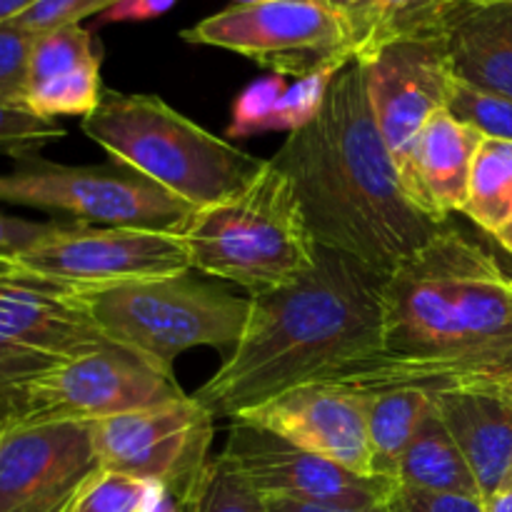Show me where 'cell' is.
<instances>
[{"mask_svg":"<svg viewBox=\"0 0 512 512\" xmlns=\"http://www.w3.org/2000/svg\"><path fill=\"white\" fill-rule=\"evenodd\" d=\"M380 353L323 383L378 393L512 378V273L448 223L385 278Z\"/></svg>","mask_w":512,"mask_h":512,"instance_id":"obj_1","label":"cell"},{"mask_svg":"<svg viewBox=\"0 0 512 512\" xmlns=\"http://www.w3.org/2000/svg\"><path fill=\"white\" fill-rule=\"evenodd\" d=\"M270 160L293 183L315 243L385 278L445 225L405 190L360 60L335 75L318 118L290 133Z\"/></svg>","mask_w":512,"mask_h":512,"instance_id":"obj_2","label":"cell"},{"mask_svg":"<svg viewBox=\"0 0 512 512\" xmlns=\"http://www.w3.org/2000/svg\"><path fill=\"white\" fill-rule=\"evenodd\" d=\"M385 275L318 245L310 273L250 295L243 335L193 393L215 418H240L288 390L323 383L380 353Z\"/></svg>","mask_w":512,"mask_h":512,"instance_id":"obj_3","label":"cell"},{"mask_svg":"<svg viewBox=\"0 0 512 512\" xmlns=\"http://www.w3.org/2000/svg\"><path fill=\"white\" fill-rule=\"evenodd\" d=\"M80 128L113 163L178 195L195 210L238 193L265 165L158 95L103 90L98 108L80 120Z\"/></svg>","mask_w":512,"mask_h":512,"instance_id":"obj_4","label":"cell"},{"mask_svg":"<svg viewBox=\"0 0 512 512\" xmlns=\"http://www.w3.org/2000/svg\"><path fill=\"white\" fill-rule=\"evenodd\" d=\"M180 238L190 268L238 283L250 295L295 283L318 258L293 183L273 160L238 193L195 210Z\"/></svg>","mask_w":512,"mask_h":512,"instance_id":"obj_5","label":"cell"},{"mask_svg":"<svg viewBox=\"0 0 512 512\" xmlns=\"http://www.w3.org/2000/svg\"><path fill=\"white\" fill-rule=\"evenodd\" d=\"M73 293L110 345L168 378H175L173 363L185 350L235 348L250 315V298L190 273Z\"/></svg>","mask_w":512,"mask_h":512,"instance_id":"obj_6","label":"cell"},{"mask_svg":"<svg viewBox=\"0 0 512 512\" xmlns=\"http://www.w3.org/2000/svg\"><path fill=\"white\" fill-rule=\"evenodd\" d=\"M0 203L65 215L100 228H145L180 233L195 208L123 165H63L20 155L0 173Z\"/></svg>","mask_w":512,"mask_h":512,"instance_id":"obj_7","label":"cell"},{"mask_svg":"<svg viewBox=\"0 0 512 512\" xmlns=\"http://www.w3.org/2000/svg\"><path fill=\"white\" fill-rule=\"evenodd\" d=\"M185 398L175 378L108 345L50 373L0 388V433L35 423H100Z\"/></svg>","mask_w":512,"mask_h":512,"instance_id":"obj_8","label":"cell"},{"mask_svg":"<svg viewBox=\"0 0 512 512\" xmlns=\"http://www.w3.org/2000/svg\"><path fill=\"white\" fill-rule=\"evenodd\" d=\"M185 43L230 50L295 80L353 58L343 15L320 0L228 5L180 33Z\"/></svg>","mask_w":512,"mask_h":512,"instance_id":"obj_9","label":"cell"},{"mask_svg":"<svg viewBox=\"0 0 512 512\" xmlns=\"http://www.w3.org/2000/svg\"><path fill=\"white\" fill-rule=\"evenodd\" d=\"M215 415L193 395L93 423L100 468L160 483L178 503H190L208 465Z\"/></svg>","mask_w":512,"mask_h":512,"instance_id":"obj_10","label":"cell"},{"mask_svg":"<svg viewBox=\"0 0 512 512\" xmlns=\"http://www.w3.org/2000/svg\"><path fill=\"white\" fill-rule=\"evenodd\" d=\"M15 265L65 288H108L193 270L180 233L73 220H63L55 233L18 255Z\"/></svg>","mask_w":512,"mask_h":512,"instance_id":"obj_11","label":"cell"},{"mask_svg":"<svg viewBox=\"0 0 512 512\" xmlns=\"http://www.w3.org/2000/svg\"><path fill=\"white\" fill-rule=\"evenodd\" d=\"M108 345L73 288L20 268L0 278V388Z\"/></svg>","mask_w":512,"mask_h":512,"instance_id":"obj_12","label":"cell"},{"mask_svg":"<svg viewBox=\"0 0 512 512\" xmlns=\"http://www.w3.org/2000/svg\"><path fill=\"white\" fill-rule=\"evenodd\" d=\"M265 498L300 500L333 508H375L393 495V480L358 475L308 453L260 425L233 420L223 448Z\"/></svg>","mask_w":512,"mask_h":512,"instance_id":"obj_13","label":"cell"},{"mask_svg":"<svg viewBox=\"0 0 512 512\" xmlns=\"http://www.w3.org/2000/svg\"><path fill=\"white\" fill-rule=\"evenodd\" d=\"M100 470L93 423H35L0 433V512H65Z\"/></svg>","mask_w":512,"mask_h":512,"instance_id":"obj_14","label":"cell"},{"mask_svg":"<svg viewBox=\"0 0 512 512\" xmlns=\"http://www.w3.org/2000/svg\"><path fill=\"white\" fill-rule=\"evenodd\" d=\"M360 63L365 65L375 123L405 185L420 133L438 110L448 108L455 75L445 43L440 35L398 40Z\"/></svg>","mask_w":512,"mask_h":512,"instance_id":"obj_15","label":"cell"},{"mask_svg":"<svg viewBox=\"0 0 512 512\" xmlns=\"http://www.w3.org/2000/svg\"><path fill=\"white\" fill-rule=\"evenodd\" d=\"M370 393L335 383H308L235 420L260 425L308 453L358 475H373L368 440Z\"/></svg>","mask_w":512,"mask_h":512,"instance_id":"obj_16","label":"cell"},{"mask_svg":"<svg viewBox=\"0 0 512 512\" xmlns=\"http://www.w3.org/2000/svg\"><path fill=\"white\" fill-rule=\"evenodd\" d=\"M440 38L455 80L512 100V0H455Z\"/></svg>","mask_w":512,"mask_h":512,"instance_id":"obj_17","label":"cell"},{"mask_svg":"<svg viewBox=\"0 0 512 512\" xmlns=\"http://www.w3.org/2000/svg\"><path fill=\"white\" fill-rule=\"evenodd\" d=\"M480 143L483 135L448 108L438 110L420 133L405 188L438 223H448L450 213H463Z\"/></svg>","mask_w":512,"mask_h":512,"instance_id":"obj_18","label":"cell"},{"mask_svg":"<svg viewBox=\"0 0 512 512\" xmlns=\"http://www.w3.org/2000/svg\"><path fill=\"white\" fill-rule=\"evenodd\" d=\"M433 400L490 503L512 470V408L495 388L438 390Z\"/></svg>","mask_w":512,"mask_h":512,"instance_id":"obj_19","label":"cell"},{"mask_svg":"<svg viewBox=\"0 0 512 512\" xmlns=\"http://www.w3.org/2000/svg\"><path fill=\"white\" fill-rule=\"evenodd\" d=\"M455 0H360L343 15L355 60H368L380 48L408 38L443 33Z\"/></svg>","mask_w":512,"mask_h":512,"instance_id":"obj_20","label":"cell"},{"mask_svg":"<svg viewBox=\"0 0 512 512\" xmlns=\"http://www.w3.org/2000/svg\"><path fill=\"white\" fill-rule=\"evenodd\" d=\"M395 483L405 485V488L428 490V493L483 498L468 460L463 458L448 425L443 423L438 408H435V400L425 413L413 443L405 450Z\"/></svg>","mask_w":512,"mask_h":512,"instance_id":"obj_21","label":"cell"},{"mask_svg":"<svg viewBox=\"0 0 512 512\" xmlns=\"http://www.w3.org/2000/svg\"><path fill=\"white\" fill-rule=\"evenodd\" d=\"M433 405V393L423 388H390L370 393L368 440L373 475L398 480L405 450L413 443L425 413Z\"/></svg>","mask_w":512,"mask_h":512,"instance_id":"obj_22","label":"cell"},{"mask_svg":"<svg viewBox=\"0 0 512 512\" xmlns=\"http://www.w3.org/2000/svg\"><path fill=\"white\" fill-rule=\"evenodd\" d=\"M468 215L478 228L495 235L512 218V143L483 138L470 175Z\"/></svg>","mask_w":512,"mask_h":512,"instance_id":"obj_23","label":"cell"},{"mask_svg":"<svg viewBox=\"0 0 512 512\" xmlns=\"http://www.w3.org/2000/svg\"><path fill=\"white\" fill-rule=\"evenodd\" d=\"M103 83H100V63L80 65L70 73L55 75L38 85H30L25 95V105L35 115L45 120L63 118V115H85L98 108L103 98Z\"/></svg>","mask_w":512,"mask_h":512,"instance_id":"obj_24","label":"cell"},{"mask_svg":"<svg viewBox=\"0 0 512 512\" xmlns=\"http://www.w3.org/2000/svg\"><path fill=\"white\" fill-rule=\"evenodd\" d=\"M188 505L193 512H268V498L223 453L208 460Z\"/></svg>","mask_w":512,"mask_h":512,"instance_id":"obj_25","label":"cell"},{"mask_svg":"<svg viewBox=\"0 0 512 512\" xmlns=\"http://www.w3.org/2000/svg\"><path fill=\"white\" fill-rule=\"evenodd\" d=\"M88 63H100V53L95 50L93 33L83 25H65L35 35L30 50L28 88Z\"/></svg>","mask_w":512,"mask_h":512,"instance_id":"obj_26","label":"cell"},{"mask_svg":"<svg viewBox=\"0 0 512 512\" xmlns=\"http://www.w3.org/2000/svg\"><path fill=\"white\" fill-rule=\"evenodd\" d=\"M345 65H325V68L315 70V73L298 78L293 85H288L280 103L275 105L273 115L265 123V133L268 130H288V133H295V130H303L305 125L313 123L320 115V110H323L330 83H333V78Z\"/></svg>","mask_w":512,"mask_h":512,"instance_id":"obj_27","label":"cell"},{"mask_svg":"<svg viewBox=\"0 0 512 512\" xmlns=\"http://www.w3.org/2000/svg\"><path fill=\"white\" fill-rule=\"evenodd\" d=\"M448 110L455 118L478 130L483 138L510 140L512 143V100L453 80Z\"/></svg>","mask_w":512,"mask_h":512,"instance_id":"obj_28","label":"cell"},{"mask_svg":"<svg viewBox=\"0 0 512 512\" xmlns=\"http://www.w3.org/2000/svg\"><path fill=\"white\" fill-rule=\"evenodd\" d=\"M148 488V480L100 468L65 512H143Z\"/></svg>","mask_w":512,"mask_h":512,"instance_id":"obj_29","label":"cell"},{"mask_svg":"<svg viewBox=\"0 0 512 512\" xmlns=\"http://www.w3.org/2000/svg\"><path fill=\"white\" fill-rule=\"evenodd\" d=\"M60 138H65V128L55 120L40 118L28 105L0 98V153L13 158L33 155Z\"/></svg>","mask_w":512,"mask_h":512,"instance_id":"obj_30","label":"cell"},{"mask_svg":"<svg viewBox=\"0 0 512 512\" xmlns=\"http://www.w3.org/2000/svg\"><path fill=\"white\" fill-rule=\"evenodd\" d=\"M288 90L283 75H268V78L253 80L233 103V118H230L225 138H250V135L265 133V123L273 115L275 105L280 103Z\"/></svg>","mask_w":512,"mask_h":512,"instance_id":"obj_31","label":"cell"},{"mask_svg":"<svg viewBox=\"0 0 512 512\" xmlns=\"http://www.w3.org/2000/svg\"><path fill=\"white\" fill-rule=\"evenodd\" d=\"M33 40L35 35L13 20L0 25V98L25 105Z\"/></svg>","mask_w":512,"mask_h":512,"instance_id":"obj_32","label":"cell"},{"mask_svg":"<svg viewBox=\"0 0 512 512\" xmlns=\"http://www.w3.org/2000/svg\"><path fill=\"white\" fill-rule=\"evenodd\" d=\"M115 3L118 0H35L13 23L28 33L40 35L65 25H80L83 18L103 15Z\"/></svg>","mask_w":512,"mask_h":512,"instance_id":"obj_33","label":"cell"},{"mask_svg":"<svg viewBox=\"0 0 512 512\" xmlns=\"http://www.w3.org/2000/svg\"><path fill=\"white\" fill-rule=\"evenodd\" d=\"M390 512H488L483 498H468L455 493H428V490L395 485L388 498Z\"/></svg>","mask_w":512,"mask_h":512,"instance_id":"obj_34","label":"cell"},{"mask_svg":"<svg viewBox=\"0 0 512 512\" xmlns=\"http://www.w3.org/2000/svg\"><path fill=\"white\" fill-rule=\"evenodd\" d=\"M63 220H48V223H38V220L15 218V215L0 213V258L13 260L38 245L40 240L48 238L50 233L58 230Z\"/></svg>","mask_w":512,"mask_h":512,"instance_id":"obj_35","label":"cell"},{"mask_svg":"<svg viewBox=\"0 0 512 512\" xmlns=\"http://www.w3.org/2000/svg\"><path fill=\"white\" fill-rule=\"evenodd\" d=\"M175 3L178 0H118L100 15V23H143L165 15Z\"/></svg>","mask_w":512,"mask_h":512,"instance_id":"obj_36","label":"cell"},{"mask_svg":"<svg viewBox=\"0 0 512 512\" xmlns=\"http://www.w3.org/2000/svg\"><path fill=\"white\" fill-rule=\"evenodd\" d=\"M268 512H390L388 505H375V508H333V505H313L300 503V500L268 498Z\"/></svg>","mask_w":512,"mask_h":512,"instance_id":"obj_37","label":"cell"},{"mask_svg":"<svg viewBox=\"0 0 512 512\" xmlns=\"http://www.w3.org/2000/svg\"><path fill=\"white\" fill-rule=\"evenodd\" d=\"M143 512H180V503L165 485L150 483Z\"/></svg>","mask_w":512,"mask_h":512,"instance_id":"obj_38","label":"cell"},{"mask_svg":"<svg viewBox=\"0 0 512 512\" xmlns=\"http://www.w3.org/2000/svg\"><path fill=\"white\" fill-rule=\"evenodd\" d=\"M35 0H0V25L20 18Z\"/></svg>","mask_w":512,"mask_h":512,"instance_id":"obj_39","label":"cell"},{"mask_svg":"<svg viewBox=\"0 0 512 512\" xmlns=\"http://www.w3.org/2000/svg\"><path fill=\"white\" fill-rule=\"evenodd\" d=\"M488 512H512V485L503 488L493 500L488 503Z\"/></svg>","mask_w":512,"mask_h":512,"instance_id":"obj_40","label":"cell"},{"mask_svg":"<svg viewBox=\"0 0 512 512\" xmlns=\"http://www.w3.org/2000/svg\"><path fill=\"white\" fill-rule=\"evenodd\" d=\"M493 238L498 240V243H500V248H503L505 253L512 255V218L508 220V223L503 225V228L498 230V233L493 235Z\"/></svg>","mask_w":512,"mask_h":512,"instance_id":"obj_41","label":"cell"},{"mask_svg":"<svg viewBox=\"0 0 512 512\" xmlns=\"http://www.w3.org/2000/svg\"><path fill=\"white\" fill-rule=\"evenodd\" d=\"M320 3L328 5V8L335 10L338 15H345V13H350V10H353L360 0H320Z\"/></svg>","mask_w":512,"mask_h":512,"instance_id":"obj_42","label":"cell"},{"mask_svg":"<svg viewBox=\"0 0 512 512\" xmlns=\"http://www.w3.org/2000/svg\"><path fill=\"white\" fill-rule=\"evenodd\" d=\"M495 390H498V393L503 395L505 403H508L510 408H512V378H510V380H505V383H503V385H498V388H495Z\"/></svg>","mask_w":512,"mask_h":512,"instance_id":"obj_43","label":"cell"},{"mask_svg":"<svg viewBox=\"0 0 512 512\" xmlns=\"http://www.w3.org/2000/svg\"><path fill=\"white\" fill-rule=\"evenodd\" d=\"M13 270H18V265H15L13 260L0 258V278H3V275H8V273H13Z\"/></svg>","mask_w":512,"mask_h":512,"instance_id":"obj_44","label":"cell"},{"mask_svg":"<svg viewBox=\"0 0 512 512\" xmlns=\"http://www.w3.org/2000/svg\"><path fill=\"white\" fill-rule=\"evenodd\" d=\"M258 3H270V0H233V5H258Z\"/></svg>","mask_w":512,"mask_h":512,"instance_id":"obj_45","label":"cell"},{"mask_svg":"<svg viewBox=\"0 0 512 512\" xmlns=\"http://www.w3.org/2000/svg\"><path fill=\"white\" fill-rule=\"evenodd\" d=\"M512 485V470H510V478H508V485H505V488H510Z\"/></svg>","mask_w":512,"mask_h":512,"instance_id":"obj_46","label":"cell"}]
</instances>
